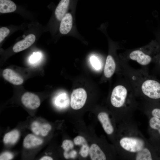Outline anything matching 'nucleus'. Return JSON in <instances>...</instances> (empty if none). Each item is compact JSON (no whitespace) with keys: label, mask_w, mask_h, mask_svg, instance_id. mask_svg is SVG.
<instances>
[{"label":"nucleus","mask_w":160,"mask_h":160,"mask_svg":"<svg viewBox=\"0 0 160 160\" xmlns=\"http://www.w3.org/2000/svg\"><path fill=\"white\" fill-rule=\"evenodd\" d=\"M13 155L12 153L9 152H5L2 153L0 156V160H9L12 159Z\"/></svg>","instance_id":"25"},{"label":"nucleus","mask_w":160,"mask_h":160,"mask_svg":"<svg viewBox=\"0 0 160 160\" xmlns=\"http://www.w3.org/2000/svg\"><path fill=\"white\" fill-rule=\"evenodd\" d=\"M87 98V94L83 88H79L72 92L70 104L74 110H79L84 105Z\"/></svg>","instance_id":"4"},{"label":"nucleus","mask_w":160,"mask_h":160,"mask_svg":"<svg viewBox=\"0 0 160 160\" xmlns=\"http://www.w3.org/2000/svg\"><path fill=\"white\" fill-rule=\"evenodd\" d=\"M31 129L36 135L45 136L52 129V127L48 124H41L37 121H34L31 124Z\"/></svg>","instance_id":"8"},{"label":"nucleus","mask_w":160,"mask_h":160,"mask_svg":"<svg viewBox=\"0 0 160 160\" xmlns=\"http://www.w3.org/2000/svg\"><path fill=\"white\" fill-rule=\"evenodd\" d=\"M19 136L20 133L17 130H13L5 135L3 138V142L5 144H14L17 141Z\"/></svg>","instance_id":"17"},{"label":"nucleus","mask_w":160,"mask_h":160,"mask_svg":"<svg viewBox=\"0 0 160 160\" xmlns=\"http://www.w3.org/2000/svg\"><path fill=\"white\" fill-rule=\"evenodd\" d=\"M97 117L105 132L108 135L113 133L114 128L108 114L105 112H101L98 114Z\"/></svg>","instance_id":"10"},{"label":"nucleus","mask_w":160,"mask_h":160,"mask_svg":"<svg viewBox=\"0 0 160 160\" xmlns=\"http://www.w3.org/2000/svg\"><path fill=\"white\" fill-rule=\"evenodd\" d=\"M9 30L7 28L3 27L0 28V42L1 43L4 39L9 34Z\"/></svg>","instance_id":"23"},{"label":"nucleus","mask_w":160,"mask_h":160,"mask_svg":"<svg viewBox=\"0 0 160 160\" xmlns=\"http://www.w3.org/2000/svg\"><path fill=\"white\" fill-rule=\"evenodd\" d=\"M62 147L64 150V153H68L74 147L73 142L70 140H65L63 142Z\"/></svg>","instance_id":"19"},{"label":"nucleus","mask_w":160,"mask_h":160,"mask_svg":"<svg viewBox=\"0 0 160 160\" xmlns=\"http://www.w3.org/2000/svg\"><path fill=\"white\" fill-rule=\"evenodd\" d=\"M73 141L76 145L82 146L84 144H87L85 139L81 136H78L75 137L73 139Z\"/></svg>","instance_id":"24"},{"label":"nucleus","mask_w":160,"mask_h":160,"mask_svg":"<svg viewBox=\"0 0 160 160\" xmlns=\"http://www.w3.org/2000/svg\"><path fill=\"white\" fill-rule=\"evenodd\" d=\"M120 63L121 74L130 84L137 96L146 101L160 99V83L149 75L146 68L135 69L123 59Z\"/></svg>","instance_id":"1"},{"label":"nucleus","mask_w":160,"mask_h":160,"mask_svg":"<svg viewBox=\"0 0 160 160\" xmlns=\"http://www.w3.org/2000/svg\"><path fill=\"white\" fill-rule=\"evenodd\" d=\"M25 37V35H23V37Z\"/></svg>","instance_id":"29"},{"label":"nucleus","mask_w":160,"mask_h":160,"mask_svg":"<svg viewBox=\"0 0 160 160\" xmlns=\"http://www.w3.org/2000/svg\"><path fill=\"white\" fill-rule=\"evenodd\" d=\"M135 92L129 82L122 76L120 82L113 89L110 102L114 107L126 111L135 108L136 105Z\"/></svg>","instance_id":"2"},{"label":"nucleus","mask_w":160,"mask_h":160,"mask_svg":"<svg viewBox=\"0 0 160 160\" xmlns=\"http://www.w3.org/2000/svg\"><path fill=\"white\" fill-rule=\"evenodd\" d=\"M159 63L160 64V59L159 60Z\"/></svg>","instance_id":"28"},{"label":"nucleus","mask_w":160,"mask_h":160,"mask_svg":"<svg viewBox=\"0 0 160 160\" xmlns=\"http://www.w3.org/2000/svg\"><path fill=\"white\" fill-rule=\"evenodd\" d=\"M69 99L68 95L65 92L58 94L55 97L54 100L55 106L59 109H64L68 107Z\"/></svg>","instance_id":"15"},{"label":"nucleus","mask_w":160,"mask_h":160,"mask_svg":"<svg viewBox=\"0 0 160 160\" xmlns=\"http://www.w3.org/2000/svg\"><path fill=\"white\" fill-rule=\"evenodd\" d=\"M2 75L6 80L14 85H21L23 82V78L20 75L9 68L4 69L3 71Z\"/></svg>","instance_id":"7"},{"label":"nucleus","mask_w":160,"mask_h":160,"mask_svg":"<svg viewBox=\"0 0 160 160\" xmlns=\"http://www.w3.org/2000/svg\"><path fill=\"white\" fill-rule=\"evenodd\" d=\"M116 63L112 56L108 55L104 68V75L105 77L108 79L113 75L116 69Z\"/></svg>","instance_id":"9"},{"label":"nucleus","mask_w":160,"mask_h":160,"mask_svg":"<svg viewBox=\"0 0 160 160\" xmlns=\"http://www.w3.org/2000/svg\"><path fill=\"white\" fill-rule=\"evenodd\" d=\"M89 154L92 160H105L106 156L100 147L96 144H93L89 148Z\"/></svg>","instance_id":"13"},{"label":"nucleus","mask_w":160,"mask_h":160,"mask_svg":"<svg viewBox=\"0 0 160 160\" xmlns=\"http://www.w3.org/2000/svg\"><path fill=\"white\" fill-rule=\"evenodd\" d=\"M90 62L92 66L95 69L99 70L101 68V63L99 59L96 56H91L90 58Z\"/></svg>","instance_id":"20"},{"label":"nucleus","mask_w":160,"mask_h":160,"mask_svg":"<svg viewBox=\"0 0 160 160\" xmlns=\"http://www.w3.org/2000/svg\"><path fill=\"white\" fill-rule=\"evenodd\" d=\"M120 145L124 150L133 154L136 160H152L151 153L147 143L141 137L125 136L120 140Z\"/></svg>","instance_id":"3"},{"label":"nucleus","mask_w":160,"mask_h":160,"mask_svg":"<svg viewBox=\"0 0 160 160\" xmlns=\"http://www.w3.org/2000/svg\"><path fill=\"white\" fill-rule=\"evenodd\" d=\"M21 101L27 108L35 109L40 105L41 102L39 97L36 94L30 92L25 93L21 97Z\"/></svg>","instance_id":"5"},{"label":"nucleus","mask_w":160,"mask_h":160,"mask_svg":"<svg viewBox=\"0 0 160 160\" xmlns=\"http://www.w3.org/2000/svg\"><path fill=\"white\" fill-rule=\"evenodd\" d=\"M150 127L152 129L157 130L160 134V119L155 117H152L149 121Z\"/></svg>","instance_id":"18"},{"label":"nucleus","mask_w":160,"mask_h":160,"mask_svg":"<svg viewBox=\"0 0 160 160\" xmlns=\"http://www.w3.org/2000/svg\"><path fill=\"white\" fill-rule=\"evenodd\" d=\"M72 17L71 14H65L61 20L60 31L63 34H66L71 31L72 26Z\"/></svg>","instance_id":"11"},{"label":"nucleus","mask_w":160,"mask_h":160,"mask_svg":"<svg viewBox=\"0 0 160 160\" xmlns=\"http://www.w3.org/2000/svg\"><path fill=\"white\" fill-rule=\"evenodd\" d=\"M43 143L41 138L32 134L27 135L23 141V146L27 149H29L39 145Z\"/></svg>","instance_id":"12"},{"label":"nucleus","mask_w":160,"mask_h":160,"mask_svg":"<svg viewBox=\"0 0 160 160\" xmlns=\"http://www.w3.org/2000/svg\"><path fill=\"white\" fill-rule=\"evenodd\" d=\"M36 40V37L33 34H29L24 39L16 43L13 47V50L15 52L23 50L32 45Z\"/></svg>","instance_id":"6"},{"label":"nucleus","mask_w":160,"mask_h":160,"mask_svg":"<svg viewBox=\"0 0 160 160\" xmlns=\"http://www.w3.org/2000/svg\"><path fill=\"white\" fill-rule=\"evenodd\" d=\"M17 8L15 4L10 0H0V12L7 13L15 11Z\"/></svg>","instance_id":"16"},{"label":"nucleus","mask_w":160,"mask_h":160,"mask_svg":"<svg viewBox=\"0 0 160 160\" xmlns=\"http://www.w3.org/2000/svg\"><path fill=\"white\" fill-rule=\"evenodd\" d=\"M41 57V54L39 52H34L30 57L29 59V63L34 64L38 62Z\"/></svg>","instance_id":"21"},{"label":"nucleus","mask_w":160,"mask_h":160,"mask_svg":"<svg viewBox=\"0 0 160 160\" xmlns=\"http://www.w3.org/2000/svg\"><path fill=\"white\" fill-rule=\"evenodd\" d=\"M89 148L87 144L82 145L80 151V154L82 157H86L89 153Z\"/></svg>","instance_id":"22"},{"label":"nucleus","mask_w":160,"mask_h":160,"mask_svg":"<svg viewBox=\"0 0 160 160\" xmlns=\"http://www.w3.org/2000/svg\"><path fill=\"white\" fill-rule=\"evenodd\" d=\"M70 0H61L56 7L55 14L56 18L61 20L65 16L69 5Z\"/></svg>","instance_id":"14"},{"label":"nucleus","mask_w":160,"mask_h":160,"mask_svg":"<svg viewBox=\"0 0 160 160\" xmlns=\"http://www.w3.org/2000/svg\"><path fill=\"white\" fill-rule=\"evenodd\" d=\"M152 115L153 117L160 119V109L155 108L151 111Z\"/></svg>","instance_id":"26"},{"label":"nucleus","mask_w":160,"mask_h":160,"mask_svg":"<svg viewBox=\"0 0 160 160\" xmlns=\"http://www.w3.org/2000/svg\"><path fill=\"white\" fill-rule=\"evenodd\" d=\"M53 159L51 157L48 156H43L40 159V160H52Z\"/></svg>","instance_id":"27"}]
</instances>
